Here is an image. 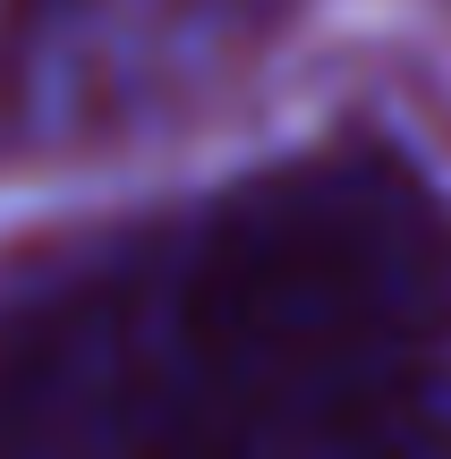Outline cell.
<instances>
[{
    "mask_svg": "<svg viewBox=\"0 0 451 459\" xmlns=\"http://www.w3.org/2000/svg\"><path fill=\"white\" fill-rule=\"evenodd\" d=\"M0 459H451V196L333 136L9 273Z\"/></svg>",
    "mask_w": 451,
    "mask_h": 459,
    "instance_id": "cell-1",
    "label": "cell"
},
{
    "mask_svg": "<svg viewBox=\"0 0 451 459\" xmlns=\"http://www.w3.org/2000/svg\"><path fill=\"white\" fill-rule=\"evenodd\" d=\"M282 0H0V179L187 119Z\"/></svg>",
    "mask_w": 451,
    "mask_h": 459,
    "instance_id": "cell-2",
    "label": "cell"
}]
</instances>
